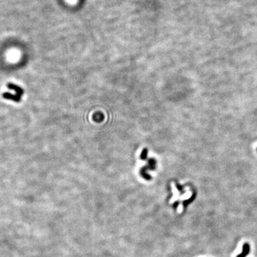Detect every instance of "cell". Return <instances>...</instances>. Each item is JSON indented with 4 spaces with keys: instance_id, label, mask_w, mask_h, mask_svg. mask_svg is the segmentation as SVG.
I'll list each match as a JSON object with an SVG mask.
<instances>
[{
    "instance_id": "obj_1",
    "label": "cell",
    "mask_w": 257,
    "mask_h": 257,
    "mask_svg": "<svg viewBox=\"0 0 257 257\" xmlns=\"http://www.w3.org/2000/svg\"><path fill=\"white\" fill-rule=\"evenodd\" d=\"M7 87L9 89H12L14 90V91H15L16 94H17L18 96L21 97V95L24 94V90H23L20 87L14 84L9 83L7 84Z\"/></svg>"
},
{
    "instance_id": "obj_2",
    "label": "cell",
    "mask_w": 257,
    "mask_h": 257,
    "mask_svg": "<svg viewBox=\"0 0 257 257\" xmlns=\"http://www.w3.org/2000/svg\"><path fill=\"white\" fill-rule=\"evenodd\" d=\"M3 97L6 99L12 100V101L16 102H19L21 101V97L18 96L17 94H12L9 93V92H5L3 94Z\"/></svg>"
},
{
    "instance_id": "obj_3",
    "label": "cell",
    "mask_w": 257,
    "mask_h": 257,
    "mask_svg": "<svg viewBox=\"0 0 257 257\" xmlns=\"http://www.w3.org/2000/svg\"><path fill=\"white\" fill-rule=\"evenodd\" d=\"M249 251H250L249 244L247 243L244 244L243 246V251H242V253L239 254L236 257H246L247 255L248 254Z\"/></svg>"
},
{
    "instance_id": "obj_4",
    "label": "cell",
    "mask_w": 257,
    "mask_h": 257,
    "mask_svg": "<svg viewBox=\"0 0 257 257\" xmlns=\"http://www.w3.org/2000/svg\"><path fill=\"white\" fill-rule=\"evenodd\" d=\"M194 198H195V195H193L192 197H191V198L189 199H188V200H187V201H184V202H183V205H184V207H187L188 204L192 203V202H193V200L194 199Z\"/></svg>"
}]
</instances>
